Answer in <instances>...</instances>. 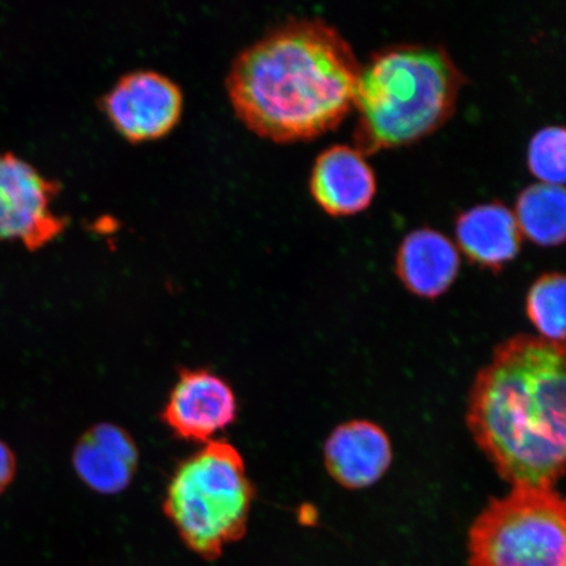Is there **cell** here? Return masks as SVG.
I'll return each mask as SVG.
<instances>
[{
    "instance_id": "6da1fadb",
    "label": "cell",
    "mask_w": 566,
    "mask_h": 566,
    "mask_svg": "<svg viewBox=\"0 0 566 566\" xmlns=\"http://www.w3.org/2000/svg\"><path fill=\"white\" fill-rule=\"evenodd\" d=\"M359 70L334 25L294 18L235 56L226 87L239 118L259 136L304 140L335 129L348 115Z\"/></svg>"
},
{
    "instance_id": "7a4b0ae2",
    "label": "cell",
    "mask_w": 566,
    "mask_h": 566,
    "mask_svg": "<svg viewBox=\"0 0 566 566\" xmlns=\"http://www.w3.org/2000/svg\"><path fill=\"white\" fill-rule=\"evenodd\" d=\"M565 348L518 336L473 384L467 423L513 486L554 488L565 470Z\"/></svg>"
},
{
    "instance_id": "3957f363",
    "label": "cell",
    "mask_w": 566,
    "mask_h": 566,
    "mask_svg": "<svg viewBox=\"0 0 566 566\" xmlns=\"http://www.w3.org/2000/svg\"><path fill=\"white\" fill-rule=\"evenodd\" d=\"M463 74L440 45L399 44L360 65L354 139L364 154L412 144L454 113Z\"/></svg>"
},
{
    "instance_id": "277c9868",
    "label": "cell",
    "mask_w": 566,
    "mask_h": 566,
    "mask_svg": "<svg viewBox=\"0 0 566 566\" xmlns=\"http://www.w3.org/2000/svg\"><path fill=\"white\" fill-rule=\"evenodd\" d=\"M253 495L243 457L231 443L216 440L177 467L165 512L190 549L214 558L244 535Z\"/></svg>"
},
{
    "instance_id": "5b68a950",
    "label": "cell",
    "mask_w": 566,
    "mask_h": 566,
    "mask_svg": "<svg viewBox=\"0 0 566 566\" xmlns=\"http://www.w3.org/2000/svg\"><path fill=\"white\" fill-rule=\"evenodd\" d=\"M565 501L554 488L514 486L470 530V566H566Z\"/></svg>"
},
{
    "instance_id": "8992f818",
    "label": "cell",
    "mask_w": 566,
    "mask_h": 566,
    "mask_svg": "<svg viewBox=\"0 0 566 566\" xmlns=\"http://www.w3.org/2000/svg\"><path fill=\"white\" fill-rule=\"evenodd\" d=\"M60 189L31 163L0 153V240H18L39 250L59 237L67 226V219L52 208Z\"/></svg>"
},
{
    "instance_id": "52a82bcc",
    "label": "cell",
    "mask_w": 566,
    "mask_h": 566,
    "mask_svg": "<svg viewBox=\"0 0 566 566\" xmlns=\"http://www.w3.org/2000/svg\"><path fill=\"white\" fill-rule=\"evenodd\" d=\"M182 103L177 83L154 70L123 75L103 97L106 116L133 142L166 136L179 122Z\"/></svg>"
},
{
    "instance_id": "ba28073f",
    "label": "cell",
    "mask_w": 566,
    "mask_h": 566,
    "mask_svg": "<svg viewBox=\"0 0 566 566\" xmlns=\"http://www.w3.org/2000/svg\"><path fill=\"white\" fill-rule=\"evenodd\" d=\"M238 415L237 396L210 370H184L169 394L161 420L181 440L209 443Z\"/></svg>"
},
{
    "instance_id": "9c48e42d",
    "label": "cell",
    "mask_w": 566,
    "mask_h": 566,
    "mask_svg": "<svg viewBox=\"0 0 566 566\" xmlns=\"http://www.w3.org/2000/svg\"><path fill=\"white\" fill-rule=\"evenodd\" d=\"M310 189L329 214L349 216L369 207L377 192V179L359 148L338 144L317 155Z\"/></svg>"
},
{
    "instance_id": "30bf717a",
    "label": "cell",
    "mask_w": 566,
    "mask_h": 566,
    "mask_svg": "<svg viewBox=\"0 0 566 566\" xmlns=\"http://www.w3.org/2000/svg\"><path fill=\"white\" fill-rule=\"evenodd\" d=\"M324 455L329 475L338 484L349 490H363L385 475L392 462V448L378 424L352 421L331 434Z\"/></svg>"
},
{
    "instance_id": "8fae6325",
    "label": "cell",
    "mask_w": 566,
    "mask_h": 566,
    "mask_svg": "<svg viewBox=\"0 0 566 566\" xmlns=\"http://www.w3.org/2000/svg\"><path fill=\"white\" fill-rule=\"evenodd\" d=\"M138 449L127 431L112 423H98L83 434L74 449V469L92 491L116 494L136 475Z\"/></svg>"
},
{
    "instance_id": "7c38bea8",
    "label": "cell",
    "mask_w": 566,
    "mask_h": 566,
    "mask_svg": "<svg viewBox=\"0 0 566 566\" xmlns=\"http://www.w3.org/2000/svg\"><path fill=\"white\" fill-rule=\"evenodd\" d=\"M459 269L458 248L443 232L420 228L401 240L396 271L409 292L434 298L454 283Z\"/></svg>"
},
{
    "instance_id": "4fadbf2b",
    "label": "cell",
    "mask_w": 566,
    "mask_h": 566,
    "mask_svg": "<svg viewBox=\"0 0 566 566\" xmlns=\"http://www.w3.org/2000/svg\"><path fill=\"white\" fill-rule=\"evenodd\" d=\"M457 240L473 263L500 269L521 250L522 233L514 212L500 201L478 203L460 212Z\"/></svg>"
},
{
    "instance_id": "5bb4252c",
    "label": "cell",
    "mask_w": 566,
    "mask_h": 566,
    "mask_svg": "<svg viewBox=\"0 0 566 566\" xmlns=\"http://www.w3.org/2000/svg\"><path fill=\"white\" fill-rule=\"evenodd\" d=\"M514 216L521 233L541 245L562 244L566 230V195L563 186L534 182L516 198Z\"/></svg>"
},
{
    "instance_id": "9a60e30c",
    "label": "cell",
    "mask_w": 566,
    "mask_h": 566,
    "mask_svg": "<svg viewBox=\"0 0 566 566\" xmlns=\"http://www.w3.org/2000/svg\"><path fill=\"white\" fill-rule=\"evenodd\" d=\"M527 315L546 342L564 345L565 277L552 272L541 275L527 295Z\"/></svg>"
},
{
    "instance_id": "2e32d148",
    "label": "cell",
    "mask_w": 566,
    "mask_h": 566,
    "mask_svg": "<svg viewBox=\"0 0 566 566\" xmlns=\"http://www.w3.org/2000/svg\"><path fill=\"white\" fill-rule=\"evenodd\" d=\"M527 165L542 182L563 186L565 181V129L563 126L542 127L531 138Z\"/></svg>"
},
{
    "instance_id": "e0dca14e",
    "label": "cell",
    "mask_w": 566,
    "mask_h": 566,
    "mask_svg": "<svg viewBox=\"0 0 566 566\" xmlns=\"http://www.w3.org/2000/svg\"><path fill=\"white\" fill-rule=\"evenodd\" d=\"M17 471V460L12 451L0 442V493L11 483Z\"/></svg>"
}]
</instances>
